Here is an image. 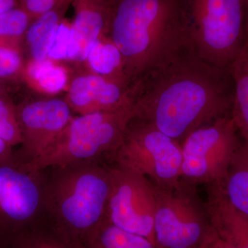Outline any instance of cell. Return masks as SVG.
Wrapping results in <instances>:
<instances>
[{
  "instance_id": "10",
  "label": "cell",
  "mask_w": 248,
  "mask_h": 248,
  "mask_svg": "<svg viewBox=\"0 0 248 248\" xmlns=\"http://www.w3.org/2000/svg\"><path fill=\"white\" fill-rule=\"evenodd\" d=\"M43 171L32 172L14 160L0 164V226H27L45 215Z\"/></svg>"
},
{
  "instance_id": "27",
  "label": "cell",
  "mask_w": 248,
  "mask_h": 248,
  "mask_svg": "<svg viewBox=\"0 0 248 248\" xmlns=\"http://www.w3.org/2000/svg\"><path fill=\"white\" fill-rule=\"evenodd\" d=\"M197 248H234L225 240L222 239L221 236L217 234V232L214 230L213 226L205 235L202 242Z\"/></svg>"
},
{
  "instance_id": "8",
  "label": "cell",
  "mask_w": 248,
  "mask_h": 248,
  "mask_svg": "<svg viewBox=\"0 0 248 248\" xmlns=\"http://www.w3.org/2000/svg\"><path fill=\"white\" fill-rule=\"evenodd\" d=\"M155 192L156 248H198L211 223L206 205L199 199L195 187L180 182L173 188L155 187Z\"/></svg>"
},
{
  "instance_id": "13",
  "label": "cell",
  "mask_w": 248,
  "mask_h": 248,
  "mask_svg": "<svg viewBox=\"0 0 248 248\" xmlns=\"http://www.w3.org/2000/svg\"><path fill=\"white\" fill-rule=\"evenodd\" d=\"M114 0H73L75 19L67 60H86L99 38L108 35Z\"/></svg>"
},
{
  "instance_id": "12",
  "label": "cell",
  "mask_w": 248,
  "mask_h": 248,
  "mask_svg": "<svg viewBox=\"0 0 248 248\" xmlns=\"http://www.w3.org/2000/svg\"><path fill=\"white\" fill-rule=\"evenodd\" d=\"M65 100L79 115L133 106L132 89L125 83L94 73L73 80Z\"/></svg>"
},
{
  "instance_id": "11",
  "label": "cell",
  "mask_w": 248,
  "mask_h": 248,
  "mask_svg": "<svg viewBox=\"0 0 248 248\" xmlns=\"http://www.w3.org/2000/svg\"><path fill=\"white\" fill-rule=\"evenodd\" d=\"M16 108L22 138L21 164L45 154L73 118L68 103L60 99L32 101Z\"/></svg>"
},
{
  "instance_id": "16",
  "label": "cell",
  "mask_w": 248,
  "mask_h": 248,
  "mask_svg": "<svg viewBox=\"0 0 248 248\" xmlns=\"http://www.w3.org/2000/svg\"><path fill=\"white\" fill-rule=\"evenodd\" d=\"M228 202L248 218V143L241 141L226 178L218 186Z\"/></svg>"
},
{
  "instance_id": "21",
  "label": "cell",
  "mask_w": 248,
  "mask_h": 248,
  "mask_svg": "<svg viewBox=\"0 0 248 248\" xmlns=\"http://www.w3.org/2000/svg\"><path fill=\"white\" fill-rule=\"evenodd\" d=\"M32 21L20 6L0 14V44L19 47Z\"/></svg>"
},
{
  "instance_id": "4",
  "label": "cell",
  "mask_w": 248,
  "mask_h": 248,
  "mask_svg": "<svg viewBox=\"0 0 248 248\" xmlns=\"http://www.w3.org/2000/svg\"><path fill=\"white\" fill-rule=\"evenodd\" d=\"M133 107L73 117L51 146L40 158L22 164L40 172L49 168L112 158L133 118Z\"/></svg>"
},
{
  "instance_id": "20",
  "label": "cell",
  "mask_w": 248,
  "mask_h": 248,
  "mask_svg": "<svg viewBox=\"0 0 248 248\" xmlns=\"http://www.w3.org/2000/svg\"><path fill=\"white\" fill-rule=\"evenodd\" d=\"M24 72L32 86L50 94L64 89L68 81L66 70L48 58L40 61L31 60L24 67Z\"/></svg>"
},
{
  "instance_id": "6",
  "label": "cell",
  "mask_w": 248,
  "mask_h": 248,
  "mask_svg": "<svg viewBox=\"0 0 248 248\" xmlns=\"http://www.w3.org/2000/svg\"><path fill=\"white\" fill-rule=\"evenodd\" d=\"M115 164L146 177L156 187L180 184L182 147L151 124L132 120L112 158Z\"/></svg>"
},
{
  "instance_id": "14",
  "label": "cell",
  "mask_w": 248,
  "mask_h": 248,
  "mask_svg": "<svg viewBox=\"0 0 248 248\" xmlns=\"http://www.w3.org/2000/svg\"><path fill=\"white\" fill-rule=\"evenodd\" d=\"M210 223L234 248H248V218L231 205L218 186H210L205 203Z\"/></svg>"
},
{
  "instance_id": "1",
  "label": "cell",
  "mask_w": 248,
  "mask_h": 248,
  "mask_svg": "<svg viewBox=\"0 0 248 248\" xmlns=\"http://www.w3.org/2000/svg\"><path fill=\"white\" fill-rule=\"evenodd\" d=\"M133 120L182 143L196 129L231 115L230 70L204 60L192 46L158 67L133 89Z\"/></svg>"
},
{
  "instance_id": "28",
  "label": "cell",
  "mask_w": 248,
  "mask_h": 248,
  "mask_svg": "<svg viewBox=\"0 0 248 248\" xmlns=\"http://www.w3.org/2000/svg\"><path fill=\"white\" fill-rule=\"evenodd\" d=\"M14 160L12 146L0 138V164Z\"/></svg>"
},
{
  "instance_id": "24",
  "label": "cell",
  "mask_w": 248,
  "mask_h": 248,
  "mask_svg": "<svg viewBox=\"0 0 248 248\" xmlns=\"http://www.w3.org/2000/svg\"><path fill=\"white\" fill-rule=\"evenodd\" d=\"M17 248H84L79 243L63 237L55 231V235L35 234L26 238Z\"/></svg>"
},
{
  "instance_id": "17",
  "label": "cell",
  "mask_w": 248,
  "mask_h": 248,
  "mask_svg": "<svg viewBox=\"0 0 248 248\" xmlns=\"http://www.w3.org/2000/svg\"><path fill=\"white\" fill-rule=\"evenodd\" d=\"M234 81L231 117L241 140L248 143V36L242 51L231 68Z\"/></svg>"
},
{
  "instance_id": "2",
  "label": "cell",
  "mask_w": 248,
  "mask_h": 248,
  "mask_svg": "<svg viewBox=\"0 0 248 248\" xmlns=\"http://www.w3.org/2000/svg\"><path fill=\"white\" fill-rule=\"evenodd\" d=\"M107 37L130 89L192 46L185 0H114Z\"/></svg>"
},
{
  "instance_id": "15",
  "label": "cell",
  "mask_w": 248,
  "mask_h": 248,
  "mask_svg": "<svg viewBox=\"0 0 248 248\" xmlns=\"http://www.w3.org/2000/svg\"><path fill=\"white\" fill-rule=\"evenodd\" d=\"M73 0H62L56 7L31 22L26 32L32 60H46L56 31Z\"/></svg>"
},
{
  "instance_id": "23",
  "label": "cell",
  "mask_w": 248,
  "mask_h": 248,
  "mask_svg": "<svg viewBox=\"0 0 248 248\" xmlns=\"http://www.w3.org/2000/svg\"><path fill=\"white\" fill-rule=\"evenodd\" d=\"M24 70L20 47L0 44V78H11Z\"/></svg>"
},
{
  "instance_id": "22",
  "label": "cell",
  "mask_w": 248,
  "mask_h": 248,
  "mask_svg": "<svg viewBox=\"0 0 248 248\" xmlns=\"http://www.w3.org/2000/svg\"><path fill=\"white\" fill-rule=\"evenodd\" d=\"M0 138L12 147L22 143L16 108L3 96L0 97Z\"/></svg>"
},
{
  "instance_id": "29",
  "label": "cell",
  "mask_w": 248,
  "mask_h": 248,
  "mask_svg": "<svg viewBox=\"0 0 248 248\" xmlns=\"http://www.w3.org/2000/svg\"><path fill=\"white\" fill-rule=\"evenodd\" d=\"M19 6V0H0V14Z\"/></svg>"
},
{
  "instance_id": "3",
  "label": "cell",
  "mask_w": 248,
  "mask_h": 248,
  "mask_svg": "<svg viewBox=\"0 0 248 248\" xmlns=\"http://www.w3.org/2000/svg\"><path fill=\"white\" fill-rule=\"evenodd\" d=\"M44 172L45 215L55 231L81 244L105 220L111 179L101 161L49 168Z\"/></svg>"
},
{
  "instance_id": "19",
  "label": "cell",
  "mask_w": 248,
  "mask_h": 248,
  "mask_svg": "<svg viewBox=\"0 0 248 248\" xmlns=\"http://www.w3.org/2000/svg\"><path fill=\"white\" fill-rule=\"evenodd\" d=\"M86 61L94 74L119 80L127 85L122 55L107 36L101 37L96 42L90 50Z\"/></svg>"
},
{
  "instance_id": "25",
  "label": "cell",
  "mask_w": 248,
  "mask_h": 248,
  "mask_svg": "<svg viewBox=\"0 0 248 248\" xmlns=\"http://www.w3.org/2000/svg\"><path fill=\"white\" fill-rule=\"evenodd\" d=\"M71 41V26L62 21L58 28L48 58L51 60H67Z\"/></svg>"
},
{
  "instance_id": "31",
  "label": "cell",
  "mask_w": 248,
  "mask_h": 248,
  "mask_svg": "<svg viewBox=\"0 0 248 248\" xmlns=\"http://www.w3.org/2000/svg\"><path fill=\"white\" fill-rule=\"evenodd\" d=\"M245 2H246V6H247L248 11V0H245Z\"/></svg>"
},
{
  "instance_id": "26",
  "label": "cell",
  "mask_w": 248,
  "mask_h": 248,
  "mask_svg": "<svg viewBox=\"0 0 248 248\" xmlns=\"http://www.w3.org/2000/svg\"><path fill=\"white\" fill-rule=\"evenodd\" d=\"M62 0H19V6L32 20L46 14L58 6Z\"/></svg>"
},
{
  "instance_id": "5",
  "label": "cell",
  "mask_w": 248,
  "mask_h": 248,
  "mask_svg": "<svg viewBox=\"0 0 248 248\" xmlns=\"http://www.w3.org/2000/svg\"><path fill=\"white\" fill-rule=\"evenodd\" d=\"M191 45L204 60L230 70L246 45L245 0H185Z\"/></svg>"
},
{
  "instance_id": "30",
  "label": "cell",
  "mask_w": 248,
  "mask_h": 248,
  "mask_svg": "<svg viewBox=\"0 0 248 248\" xmlns=\"http://www.w3.org/2000/svg\"><path fill=\"white\" fill-rule=\"evenodd\" d=\"M2 95V89H1V84H0V97H1Z\"/></svg>"
},
{
  "instance_id": "18",
  "label": "cell",
  "mask_w": 248,
  "mask_h": 248,
  "mask_svg": "<svg viewBox=\"0 0 248 248\" xmlns=\"http://www.w3.org/2000/svg\"><path fill=\"white\" fill-rule=\"evenodd\" d=\"M81 244L84 248H156L146 238L124 231L105 220Z\"/></svg>"
},
{
  "instance_id": "7",
  "label": "cell",
  "mask_w": 248,
  "mask_h": 248,
  "mask_svg": "<svg viewBox=\"0 0 248 248\" xmlns=\"http://www.w3.org/2000/svg\"><path fill=\"white\" fill-rule=\"evenodd\" d=\"M241 140L231 115L205 124L181 143L180 182L197 186H219L224 180Z\"/></svg>"
},
{
  "instance_id": "9",
  "label": "cell",
  "mask_w": 248,
  "mask_h": 248,
  "mask_svg": "<svg viewBox=\"0 0 248 248\" xmlns=\"http://www.w3.org/2000/svg\"><path fill=\"white\" fill-rule=\"evenodd\" d=\"M105 221L155 245V187L146 177L117 165L110 166Z\"/></svg>"
}]
</instances>
